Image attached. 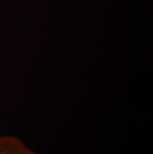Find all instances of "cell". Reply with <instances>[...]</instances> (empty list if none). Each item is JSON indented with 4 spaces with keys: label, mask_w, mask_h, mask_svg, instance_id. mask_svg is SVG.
Here are the masks:
<instances>
[{
    "label": "cell",
    "mask_w": 153,
    "mask_h": 154,
    "mask_svg": "<svg viewBox=\"0 0 153 154\" xmlns=\"http://www.w3.org/2000/svg\"><path fill=\"white\" fill-rule=\"evenodd\" d=\"M0 154H37L15 136H0Z\"/></svg>",
    "instance_id": "6da1fadb"
}]
</instances>
